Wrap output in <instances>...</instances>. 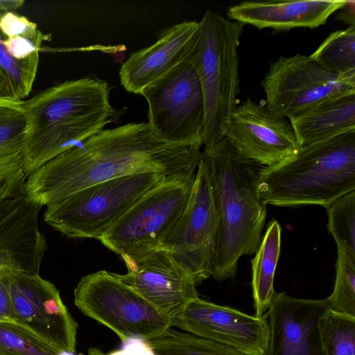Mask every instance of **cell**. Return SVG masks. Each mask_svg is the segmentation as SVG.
I'll list each match as a JSON object with an SVG mask.
<instances>
[{
  "instance_id": "ffe728a7",
  "label": "cell",
  "mask_w": 355,
  "mask_h": 355,
  "mask_svg": "<svg viewBox=\"0 0 355 355\" xmlns=\"http://www.w3.org/2000/svg\"><path fill=\"white\" fill-rule=\"evenodd\" d=\"M23 101L0 103V189L24 192L28 123Z\"/></svg>"
},
{
  "instance_id": "e0dca14e",
  "label": "cell",
  "mask_w": 355,
  "mask_h": 355,
  "mask_svg": "<svg viewBox=\"0 0 355 355\" xmlns=\"http://www.w3.org/2000/svg\"><path fill=\"white\" fill-rule=\"evenodd\" d=\"M49 37L27 17L0 12V74L18 101L32 89L42 44Z\"/></svg>"
},
{
  "instance_id": "52a82bcc",
  "label": "cell",
  "mask_w": 355,
  "mask_h": 355,
  "mask_svg": "<svg viewBox=\"0 0 355 355\" xmlns=\"http://www.w3.org/2000/svg\"><path fill=\"white\" fill-rule=\"evenodd\" d=\"M74 304L111 329L123 345L150 340L171 327L168 318L106 270L82 277L74 289Z\"/></svg>"
},
{
  "instance_id": "d4e9b609",
  "label": "cell",
  "mask_w": 355,
  "mask_h": 355,
  "mask_svg": "<svg viewBox=\"0 0 355 355\" xmlns=\"http://www.w3.org/2000/svg\"><path fill=\"white\" fill-rule=\"evenodd\" d=\"M318 326L324 355H355V316L329 309Z\"/></svg>"
},
{
  "instance_id": "484cf974",
  "label": "cell",
  "mask_w": 355,
  "mask_h": 355,
  "mask_svg": "<svg viewBox=\"0 0 355 355\" xmlns=\"http://www.w3.org/2000/svg\"><path fill=\"white\" fill-rule=\"evenodd\" d=\"M326 209L327 228L338 252L355 260V190L341 196Z\"/></svg>"
},
{
  "instance_id": "2e32d148",
  "label": "cell",
  "mask_w": 355,
  "mask_h": 355,
  "mask_svg": "<svg viewBox=\"0 0 355 355\" xmlns=\"http://www.w3.org/2000/svg\"><path fill=\"white\" fill-rule=\"evenodd\" d=\"M330 309L326 299L275 293L266 312L270 339L266 355H324L318 320Z\"/></svg>"
},
{
  "instance_id": "44dd1931",
  "label": "cell",
  "mask_w": 355,
  "mask_h": 355,
  "mask_svg": "<svg viewBox=\"0 0 355 355\" xmlns=\"http://www.w3.org/2000/svg\"><path fill=\"white\" fill-rule=\"evenodd\" d=\"M289 121L300 148L355 130V94L321 103Z\"/></svg>"
},
{
  "instance_id": "8fae6325",
  "label": "cell",
  "mask_w": 355,
  "mask_h": 355,
  "mask_svg": "<svg viewBox=\"0 0 355 355\" xmlns=\"http://www.w3.org/2000/svg\"><path fill=\"white\" fill-rule=\"evenodd\" d=\"M10 295L14 326L58 351L76 353L78 324L52 282L15 268Z\"/></svg>"
},
{
  "instance_id": "7c38bea8",
  "label": "cell",
  "mask_w": 355,
  "mask_h": 355,
  "mask_svg": "<svg viewBox=\"0 0 355 355\" xmlns=\"http://www.w3.org/2000/svg\"><path fill=\"white\" fill-rule=\"evenodd\" d=\"M218 225L209 173L200 159L187 206L162 248L197 285L211 277Z\"/></svg>"
},
{
  "instance_id": "5b68a950",
  "label": "cell",
  "mask_w": 355,
  "mask_h": 355,
  "mask_svg": "<svg viewBox=\"0 0 355 355\" xmlns=\"http://www.w3.org/2000/svg\"><path fill=\"white\" fill-rule=\"evenodd\" d=\"M244 24L207 11L186 51L199 78L205 104V148L224 137L239 92V52Z\"/></svg>"
},
{
  "instance_id": "cb8c5ba5",
  "label": "cell",
  "mask_w": 355,
  "mask_h": 355,
  "mask_svg": "<svg viewBox=\"0 0 355 355\" xmlns=\"http://www.w3.org/2000/svg\"><path fill=\"white\" fill-rule=\"evenodd\" d=\"M310 56L330 73H355V26L331 33Z\"/></svg>"
},
{
  "instance_id": "3957f363",
  "label": "cell",
  "mask_w": 355,
  "mask_h": 355,
  "mask_svg": "<svg viewBox=\"0 0 355 355\" xmlns=\"http://www.w3.org/2000/svg\"><path fill=\"white\" fill-rule=\"evenodd\" d=\"M110 87L98 78L68 80L23 101L28 130L27 177L48 161L104 129L114 119Z\"/></svg>"
},
{
  "instance_id": "277c9868",
  "label": "cell",
  "mask_w": 355,
  "mask_h": 355,
  "mask_svg": "<svg viewBox=\"0 0 355 355\" xmlns=\"http://www.w3.org/2000/svg\"><path fill=\"white\" fill-rule=\"evenodd\" d=\"M355 190V130L300 147L282 162L263 166L257 182L265 205L327 207Z\"/></svg>"
},
{
  "instance_id": "f1b7e54d",
  "label": "cell",
  "mask_w": 355,
  "mask_h": 355,
  "mask_svg": "<svg viewBox=\"0 0 355 355\" xmlns=\"http://www.w3.org/2000/svg\"><path fill=\"white\" fill-rule=\"evenodd\" d=\"M20 267L12 263L0 264V323L15 325L10 295L11 274Z\"/></svg>"
},
{
  "instance_id": "8992f818",
  "label": "cell",
  "mask_w": 355,
  "mask_h": 355,
  "mask_svg": "<svg viewBox=\"0 0 355 355\" xmlns=\"http://www.w3.org/2000/svg\"><path fill=\"white\" fill-rule=\"evenodd\" d=\"M168 180L155 172L99 182L46 206L44 221L71 238L98 239L137 200Z\"/></svg>"
},
{
  "instance_id": "5bb4252c",
  "label": "cell",
  "mask_w": 355,
  "mask_h": 355,
  "mask_svg": "<svg viewBox=\"0 0 355 355\" xmlns=\"http://www.w3.org/2000/svg\"><path fill=\"white\" fill-rule=\"evenodd\" d=\"M224 137L242 157L267 167L300 148L290 121L250 98L236 107Z\"/></svg>"
},
{
  "instance_id": "4fadbf2b",
  "label": "cell",
  "mask_w": 355,
  "mask_h": 355,
  "mask_svg": "<svg viewBox=\"0 0 355 355\" xmlns=\"http://www.w3.org/2000/svg\"><path fill=\"white\" fill-rule=\"evenodd\" d=\"M171 325L245 355H266L270 339L266 313L260 317L250 315L199 297L172 318Z\"/></svg>"
},
{
  "instance_id": "ac0fdd59",
  "label": "cell",
  "mask_w": 355,
  "mask_h": 355,
  "mask_svg": "<svg viewBox=\"0 0 355 355\" xmlns=\"http://www.w3.org/2000/svg\"><path fill=\"white\" fill-rule=\"evenodd\" d=\"M198 22L185 21L164 30L151 46L132 53L122 64L119 76L128 92L140 94L184 60L189 43Z\"/></svg>"
},
{
  "instance_id": "7402d4cb",
  "label": "cell",
  "mask_w": 355,
  "mask_h": 355,
  "mask_svg": "<svg viewBox=\"0 0 355 355\" xmlns=\"http://www.w3.org/2000/svg\"><path fill=\"white\" fill-rule=\"evenodd\" d=\"M282 228L277 220L269 222L252 263V288L254 315L268 310L275 295L274 277L281 250Z\"/></svg>"
},
{
  "instance_id": "9a60e30c",
  "label": "cell",
  "mask_w": 355,
  "mask_h": 355,
  "mask_svg": "<svg viewBox=\"0 0 355 355\" xmlns=\"http://www.w3.org/2000/svg\"><path fill=\"white\" fill-rule=\"evenodd\" d=\"M125 263L128 272L115 276L170 320L199 297L192 276L164 249Z\"/></svg>"
},
{
  "instance_id": "30bf717a",
  "label": "cell",
  "mask_w": 355,
  "mask_h": 355,
  "mask_svg": "<svg viewBox=\"0 0 355 355\" xmlns=\"http://www.w3.org/2000/svg\"><path fill=\"white\" fill-rule=\"evenodd\" d=\"M266 105L292 119L327 101L355 94V73H330L310 55L280 56L261 80Z\"/></svg>"
},
{
  "instance_id": "4316f807",
  "label": "cell",
  "mask_w": 355,
  "mask_h": 355,
  "mask_svg": "<svg viewBox=\"0 0 355 355\" xmlns=\"http://www.w3.org/2000/svg\"><path fill=\"white\" fill-rule=\"evenodd\" d=\"M336 279L327 300L333 311L355 316V260L338 252Z\"/></svg>"
},
{
  "instance_id": "9c48e42d",
  "label": "cell",
  "mask_w": 355,
  "mask_h": 355,
  "mask_svg": "<svg viewBox=\"0 0 355 355\" xmlns=\"http://www.w3.org/2000/svg\"><path fill=\"white\" fill-rule=\"evenodd\" d=\"M140 94L148 105V123L162 140L204 144V98L191 62L184 60Z\"/></svg>"
},
{
  "instance_id": "603a6c76",
  "label": "cell",
  "mask_w": 355,
  "mask_h": 355,
  "mask_svg": "<svg viewBox=\"0 0 355 355\" xmlns=\"http://www.w3.org/2000/svg\"><path fill=\"white\" fill-rule=\"evenodd\" d=\"M141 342L151 355H245L225 345L171 327Z\"/></svg>"
},
{
  "instance_id": "83f0119b",
  "label": "cell",
  "mask_w": 355,
  "mask_h": 355,
  "mask_svg": "<svg viewBox=\"0 0 355 355\" xmlns=\"http://www.w3.org/2000/svg\"><path fill=\"white\" fill-rule=\"evenodd\" d=\"M0 355H74L62 352L10 324L0 323Z\"/></svg>"
},
{
  "instance_id": "4dcf8cb0",
  "label": "cell",
  "mask_w": 355,
  "mask_h": 355,
  "mask_svg": "<svg viewBox=\"0 0 355 355\" xmlns=\"http://www.w3.org/2000/svg\"><path fill=\"white\" fill-rule=\"evenodd\" d=\"M19 102L14 96L8 84L0 74V103Z\"/></svg>"
},
{
  "instance_id": "1f68e13d",
  "label": "cell",
  "mask_w": 355,
  "mask_h": 355,
  "mask_svg": "<svg viewBox=\"0 0 355 355\" xmlns=\"http://www.w3.org/2000/svg\"><path fill=\"white\" fill-rule=\"evenodd\" d=\"M24 3L23 0H0V12L17 10Z\"/></svg>"
},
{
  "instance_id": "ba28073f",
  "label": "cell",
  "mask_w": 355,
  "mask_h": 355,
  "mask_svg": "<svg viewBox=\"0 0 355 355\" xmlns=\"http://www.w3.org/2000/svg\"><path fill=\"white\" fill-rule=\"evenodd\" d=\"M194 179L160 183L137 200L98 240L120 255L124 262L139 260L162 249L187 206Z\"/></svg>"
},
{
  "instance_id": "6da1fadb",
  "label": "cell",
  "mask_w": 355,
  "mask_h": 355,
  "mask_svg": "<svg viewBox=\"0 0 355 355\" xmlns=\"http://www.w3.org/2000/svg\"><path fill=\"white\" fill-rule=\"evenodd\" d=\"M201 145L162 140L148 123L103 129L32 172L24 193L42 207L89 186L139 173L163 174L169 180L195 178Z\"/></svg>"
},
{
  "instance_id": "f546056e",
  "label": "cell",
  "mask_w": 355,
  "mask_h": 355,
  "mask_svg": "<svg viewBox=\"0 0 355 355\" xmlns=\"http://www.w3.org/2000/svg\"><path fill=\"white\" fill-rule=\"evenodd\" d=\"M340 9L343 10L338 14V19L350 26H355V1H346Z\"/></svg>"
},
{
  "instance_id": "d6a6232c",
  "label": "cell",
  "mask_w": 355,
  "mask_h": 355,
  "mask_svg": "<svg viewBox=\"0 0 355 355\" xmlns=\"http://www.w3.org/2000/svg\"><path fill=\"white\" fill-rule=\"evenodd\" d=\"M87 355H108L105 354L101 349L97 347H90Z\"/></svg>"
},
{
  "instance_id": "7a4b0ae2",
  "label": "cell",
  "mask_w": 355,
  "mask_h": 355,
  "mask_svg": "<svg viewBox=\"0 0 355 355\" xmlns=\"http://www.w3.org/2000/svg\"><path fill=\"white\" fill-rule=\"evenodd\" d=\"M219 219L211 277L234 278L244 255L255 254L263 235L266 205L258 196L257 182L263 166L242 157L223 137L202 152Z\"/></svg>"
},
{
  "instance_id": "d6986e66",
  "label": "cell",
  "mask_w": 355,
  "mask_h": 355,
  "mask_svg": "<svg viewBox=\"0 0 355 355\" xmlns=\"http://www.w3.org/2000/svg\"><path fill=\"white\" fill-rule=\"evenodd\" d=\"M346 0L246 1L228 9L230 19L259 29L289 30L316 28L340 10Z\"/></svg>"
}]
</instances>
